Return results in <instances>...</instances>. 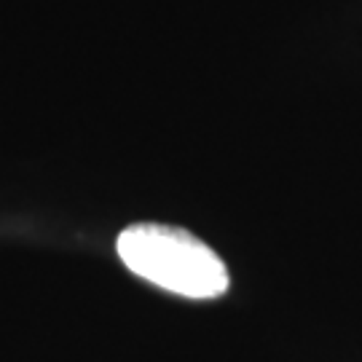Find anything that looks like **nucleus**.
<instances>
[{
  "instance_id": "nucleus-1",
  "label": "nucleus",
  "mask_w": 362,
  "mask_h": 362,
  "mask_svg": "<svg viewBox=\"0 0 362 362\" xmlns=\"http://www.w3.org/2000/svg\"><path fill=\"white\" fill-rule=\"evenodd\" d=\"M116 250L132 274L182 298L207 300L228 290L226 263L182 228L156 223L129 226L118 236Z\"/></svg>"
}]
</instances>
